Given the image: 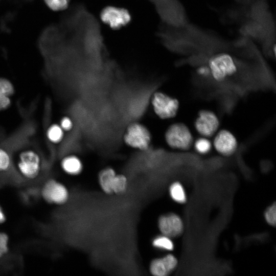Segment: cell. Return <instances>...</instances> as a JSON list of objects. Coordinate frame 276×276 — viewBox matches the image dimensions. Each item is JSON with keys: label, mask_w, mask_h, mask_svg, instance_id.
I'll return each mask as SVG.
<instances>
[{"label": "cell", "mask_w": 276, "mask_h": 276, "mask_svg": "<svg viewBox=\"0 0 276 276\" xmlns=\"http://www.w3.org/2000/svg\"><path fill=\"white\" fill-rule=\"evenodd\" d=\"M59 125L64 131H68L73 128V122L69 117L65 116L61 119Z\"/></svg>", "instance_id": "obj_23"}, {"label": "cell", "mask_w": 276, "mask_h": 276, "mask_svg": "<svg viewBox=\"0 0 276 276\" xmlns=\"http://www.w3.org/2000/svg\"><path fill=\"white\" fill-rule=\"evenodd\" d=\"M12 164L11 158L8 152L0 148V173L8 171Z\"/></svg>", "instance_id": "obj_18"}, {"label": "cell", "mask_w": 276, "mask_h": 276, "mask_svg": "<svg viewBox=\"0 0 276 276\" xmlns=\"http://www.w3.org/2000/svg\"><path fill=\"white\" fill-rule=\"evenodd\" d=\"M14 93L12 83L8 79L0 78V96L11 97Z\"/></svg>", "instance_id": "obj_20"}, {"label": "cell", "mask_w": 276, "mask_h": 276, "mask_svg": "<svg viewBox=\"0 0 276 276\" xmlns=\"http://www.w3.org/2000/svg\"><path fill=\"white\" fill-rule=\"evenodd\" d=\"M123 141L130 148L145 151L151 143L152 135L145 125L134 122L130 124L125 129Z\"/></svg>", "instance_id": "obj_2"}, {"label": "cell", "mask_w": 276, "mask_h": 276, "mask_svg": "<svg viewBox=\"0 0 276 276\" xmlns=\"http://www.w3.org/2000/svg\"><path fill=\"white\" fill-rule=\"evenodd\" d=\"M157 226L162 234L170 238L180 235L183 229L182 220L174 213L161 215L158 219Z\"/></svg>", "instance_id": "obj_9"}, {"label": "cell", "mask_w": 276, "mask_h": 276, "mask_svg": "<svg viewBox=\"0 0 276 276\" xmlns=\"http://www.w3.org/2000/svg\"><path fill=\"white\" fill-rule=\"evenodd\" d=\"M117 174L115 170L110 167L100 170L98 175V181L102 191L106 194H112V186Z\"/></svg>", "instance_id": "obj_12"}, {"label": "cell", "mask_w": 276, "mask_h": 276, "mask_svg": "<svg viewBox=\"0 0 276 276\" xmlns=\"http://www.w3.org/2000/svg\"><path fill=\"white\" fill-rule=\"evenodd\" d=\"M46 5L54 11L63 10L67 8L70 0H44Z\"/></svg>", "instance_id": "obj_21"}, {"label": "cell", "mask_w": 276, "mask_h": 276, "mask_svg": "<svg viewBox=\"0 0 276 276\" xmlns=\"http://www.w3.org/2000/svg\"><path fill=\"white\" fill-rule=\"evenodd\" d=\"M60 166L66 174L76 176L80 174L83 169V164L81 159L76 155H68L63 158Z\"/></svg>", "instance_id": "obj_11"}, {"label": "cell", "mask_w": 276, "mask_h": 276, "mask_svg": "<svg viewBox=\"0 0 276 276\" xmlns=\"http://www.w3.org/2000/svg\"><path fill=\"white\" fill-rule=\"evenodd\" d=\"M101 18L109 27L118 29L128 24L131 16L129 12L124 8L108 6L102 11Z\"/></svg>", "instance_id": "obj_8"}, {"label": "cell", "mask_w": 276, "mask_h": 276, "mask_svg": "<svg viewBox=\"0 0 276 276\" xmlns=\"http://www.w3.org/2000/svg\"><path fill=\"white\" fill-rule=\"evenodd\" d=\"M239 4H241L244 6L250 5L255 2L261 1H265L266 0H235Z\"/></svg>", "instance_id": "obj_25"}, {"label": "cell", "mask_w": 276, "mask_h": 276, "mask_svg": "<svg viewBox=\"0 0 276 276\" xmlns=\"http://www.w3.org/2000/svg\"><path fill=\"white\" fill-rule=\"evenodd\" d=\"M169 194L171 198L176 202L184 203L187 197L185 190L180 183L175 182L169 188Z\"/></svg>", "instance_id": "obj_14"}, {"label": "cell", "mask_w": 276, "mask_h": 276, "mask_svg": "<svg viewBox=\"0 0 276 276\" xmlns=\"http://www.w3.org/2000/svg\"><path fill=\"white\" fill-rule=\"evenodd\" d=\"M194 128L201 136L210 137L218 131L220 121L217 115L212 110H200L194 121Z\"/></svg>", "instance_id": "obj_6"}, {"label": "cell", "mask_w": 276, "mask_h": 276, "mask_svg": "<svg viewBox=\"0 0 276 276\" xmlns=\"http://www.w3.org/2000/svg\"><path fill=\"white\" fill-rule=\"evenodd\" d=\"M177 265V260L172 254L153 259L149 264V271L154 276H166Z\"/></svg>", "instance_id": "obj_10"}, {"label": "cell", "mask_w": 276, "mask_h": 276, "mask_svg": "<svg viewBox=\"0 0 276 276\" xmlns=\"http://www.w3.org/2000/svg\"><path fill=\"white\" fill-rule=\"evenodd\" d=\"M150 105L154 113L162 120L174 118L179 108V102L177 99L162 91L153 94Z\"/></svg>", "instance_id": "obj_3"}, {"label": "cell", "mask_w": 276, "mask_h": 276, "mask_svg": "<svg viewBox=\"0 0 276 276\" xmlns=\"http://www.w3.org/2000/svg\"><path fill=\"white\" fill-rule=\"evenodd\" d=\"M212 143L213 146L220 154L229 156L237 150L238 143L235 135L227 129H221L215 134Z\"/></svg>", "instance_id": "obj_7"}, {"label": "cell", "mask_w": 276, "mask_h": 276, "mask_svg": "<svg viewBox=\"0 0 276 276\" xmlns=\"http://www.w3.org/2000/svg\"><path fill=\"white\" fill-rule=\"evenodd\" d=\"M266 222L270 225H275L276 223V206L275 203L268 207L264 213Z\"/></svg>", "instance_id": "obj_22"}, {"label": "cell", "mask_w": 276, "mask_h": 276, "mask_svg": "<svg viewBox=\"0 0 276 276\" xmlns=\"http://www.w3.org/2000/svg\"><path fill=\"white\" fill-rule=\"evenodd\" d=\"M16 167L22 177L28 180H34L37 178L40 173V157L34 150H24L18 155Z\"/></svg>", "instance_id": "obj_4"}, {"label": "cell", "mask_w": 276, "mask_h": 276, "mask_svg": "<svg viewBox=\"0 0 276 276\" xmlns=\"http://www.w3.org/2000/svg\"><path fill=\"white\" fill-rule=\"evenodd\" d=\"M40 195L45 202L61 205L67 202L70 192L67 187L62 182L54 178H50L42 185Z\"/></svg>", "instance_id": "obj_5"}, {"label": "cell", "mask_w": 276, "mask_h": 276, "mask_svg": "<svg viewBox=\"0 0 276 276\" xmlns=\"http://www.w3.org/2000/svg\"><path fill=\"white\" fill-rule=\"evenodd\" d=\"M47 136L50 142L58 143L62 140L64 137V131L59 125L53 124L48 128Z\"/></svg>", "instance_id": "obj_17"}, {"label": "cell", "mask_w": 276, "mask_h": 276, "mask_svg": "<svg viewBox=\"0 0 276 276\" xmlns=\"http://www.w3.org/2000/svg\"><path fill=\"white\" fill-rule=\"evenodd\" d=\"M10 237L5 232L0 231V259L5 257L9 252Z\"/></svg>", "instance_id": "obj_19"}, {"label": "cell", "mask_w": 276, "mask_h": 276, "mask_svg": "<svg viewBox=\"0 0 276 276\" xmlns=\"http://www.w3.org/2000/svg\"><path fill=\"white\" fill-rule=\"evenodd\" d=\"M193 145L195 150L202 155L209 153L213 147L212 143L209 137L202 136L194 141Z\"/></svg>", "instance_id": "obj_16"}, {"label": "cell", "mask_w": 276, "mask_h": 276, "mask_svg": "<svg viewBox=\"0 0 276 276\" xmlns=\"http://www.w3.org/2000/svg\"><path fill=\"white\" fill-rule=\"evenodd\" d=\"M128 182L127 177L123 174H116L112 186V194H122L128 188Z\"/></svg>", "instance_id": "obj_15"}, {"label": "cell", "mask_w": 276, "mask_h": 276, "mask_svg": "<svg viewBox=\"0 0 276 276\" xmlns=\"http://www.w3.org/2000/svg\"><path fill=\"white\" fill-rule=\"evenodd\" d=\"M7 220L6 214L3 207L0 205V225L4 223Z\"/></svg>", "instance_id": "obj_26"}, {"label": "cell", "mask_w": 276, "mask_h": 276, "mask_svg": "<svg viewBox=\"0 0 276 276\" xmlns=\"http://www.w3.org/2000/svg\"><path fill=\"white\" fill-rule=\"evenodd\" d=\"M11 104L10 97L0 96V110L8 108Z\"/></svg>", "instance_id": "obj_24"}, {"label": "cell", "mask_w": 276, "mask_h": 276, "mask_svg": "<svg viewBox=\"0 0 276 276\" xmlns=\"http://www.w3.org/2000/svg\"><path fill=\"white\" fill-rule=\"evenodd\" d=\"M151 244L153 247L160 250L171 251L174 249L171 238L162 234L152 239Z\"/></svg>", "instance_id": "obj_13"}, {"label": "cell", "mask_w": 276, "mask_h": 276, "mask_svg": "<svg viewBox=\"0 0 276 276\" xmlns=\"http://www.w3.org/2000/svg\"><path fill=\"white\" fill-rule=\"evenodd\" d=\"M165 141L171 148L187 150L194 142L192 132L187 125L181 122L171 124L166 130Z\"/></svg>", "instance_id": "obj_1"}]
</instances>
